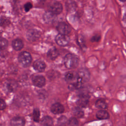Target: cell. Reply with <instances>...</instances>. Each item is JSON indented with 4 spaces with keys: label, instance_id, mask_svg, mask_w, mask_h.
Segmentation results:
<instances>
[{
    "label": "cell",
    "instance_id": "1",
    "mask_svg": "<svg viewBox=\"0 0 126 126\" xmlns=\"http://www.w3.org/2000/svg\"><path fill=\"white\" fill-rule=\"evenodd\" d=\"M64 64L67 68H75L77 67L79 64V59L76 56L68 53L64 57Z\"/></svg>",
    "mask_w": 126,
    "mask_h": 126
},
{
    "label": "cell",
    "instance_id": "2",
    "mask_svg": "<svg viewBox=\"0 0 126 126\" xmlns=\"http://www.w3.org/2000/svg\"><path fill=\"white\" fill-rule=\"evenodd\" d=\"M90 78V74L87 69L81 68L76 73L77 82L81 84L88 81Z\"/></svg>",
    "mask_w": 126,
    "mask_h": 126
},
{
    "label": "cell",
    "instance_id": "3",
    "mask_svg": "<svg viewBox=\"0 0 126 126\" xmlns=\"http://www.w3.org/2000/svg\"><path fill=\"white\" fill-rule=\"evenodd\" d=\"M32 60V56L30 53L23 51L18 56L19 63L24 67H28L31 64Z\"/></svg>",
    "mask_w": 126,
    "mask_h": 126
},
{
    "label": "cell",
    "instance_id": "4",
    "mask_svg": "<svg viewBox=\"0 0 126 126\" xmlns=\"http://www.w3.org/2000/svg\"><path fill=\"white\" fill-rule=\"evenodd\" d=\"M40 32L36 29L29 30L27 33L26 37L30 41H35L37 40L40 36Z\"/></svg>",
    "mask_w": 126,
    "mask_h": 126
},
{
    "label": "cell",
    "instance_id": "5",
    "mask_svg": "<svg viewBox=\"0 0 126 126\" xmlns=\"http://www.w3.org/2000/svg\"><path fill=\"white\" fill-rule=\"evenodd\" d=\"M5 90L8 92H13L17 88L18 85L17 82L13 80H8L5 82L3 84Z\"/></svg>",
    "mask_w": 126,
    "mask_h": 126
},
{
    "label": "cell",
    "instance_id": "6",
    "mask_svg": "<svg viewBox=\"0 0 126 126\" xmlns=\"http://www.w3.org/2000/svg\"><path fill=\"white\" fill-rule=\"evenodd\" d=\"M55 40L57 44L61 46H65L68 44L69 41V37L67 35L58 34L55 38Z\"/></svg>",
    "mask_w": 126,
    "mask_h": 126
},
{
    "label": "cell",
    "instance_id": "7",
    "mask_svg": "<svg viewBox=\"0 0 126 126\" xmlns=\"http://www.w3.org/2000/svg\"><path fill=\"white\" fill-rule=\"evenodd\" d=\"M57 29L59 33L63 35H67L71 31V28L66 23L60 22L57 26Z\"/></svg>",
    "mask_w": 126,
    "mask_h": 126
},
{
    "label": "cell",
    "instance_id": "8",
    "mask_svg": "<svg viewBox=\"0 0 126 126\" xmlns=\"http://www.w3.org/2000/svg\"><path fill=\"white\" fill-rule=\"evenodd\" d=\"M49 11L57 15L59 14L62 12L63 6L62 4L58 1L53 2L49 6Z\"/></svg>",
    "mask_w": 126,
    "mask_h": 126
},
{
    "label": "cell",
    "instance_id": "9",
    "mask_svg": "<svg viewBox=\"0 0 126 126\" xmlns=\"http://www.w3.org/2000/svg\"><path fill=\"white\" fill-rule=\"evenodd\" d=\"M33 84L39 88H41L45 84V79L41 75H35L32 78Z\"/></svg>",
    "mask_w": 126,
    "mask_h": 126
},
{
    "label": "cell",
    "instance_id": "10",
    "mask_svg": "<svg viewBox=\"0 0 126 126\" xmlns=\"http://www.w3.org/2000/svg\"><path fill=\"white\" fill-rule=\"evenodd\" d=\"M89 97L87 94H81L77 101V104L79 107H85L89 103Z\"/></svg>",
    "mask_w": 126,
    "mask_h": 126
},
{
    "label": "cell",
    "instance_id": "11",
    "mask_svg": "<svg viewBox=\"0 0 126 126\" xmlns=\"http://www.w3.org/2000/svg\"><path fill=\"white\" fill-rule=\"evenodd\" d=\"M64 110V107L60 103H55L53 104L51 107V112L54 114H59L63 112Z\"/></svg>",
    "mask_w": 126,
    "mask_h": 126
},
{
    "label": "cell",
    "instance_id": "12",
    "mask_svg": "<svg viewBox=\"0 0 126 126\" xmlns=\"http://www.w3.org/2000/svg\"><path fill=\"white\" fill-rule=\"evenodd\" d=\"M33 67L35 70L38 72H42L45 69L46 64L43 61L38 60L33 63Z\"/></svg>",
    "mask_w": 126,
    "mask_h": 126
},
{
    "label": "cell",
    "instance_id": "13",
    "mask_svg": "<svg viewBox=\"0 0 126 126\" xmlns=\"http://www.w3.org/2000/svg\"><path fill=\"white\" fill-rule=\"evenodd\" d=\"M10 124L12 126H24L25 122L23 118L16 117L11 120Z\"/></svg>",
    "mask_w": 126,
    "mask_h": 126
},
{
    "label": "cell",
    "instance_id": "14",
    "mask_svg": "<svg viewBox=\"0 0 126 126\" xmlns=\"http://www.w3.org/2000/svg\"><path fill=\"white\" fill-rule=\"evenodd\" d=\"M59 52L55 47H52L50 48L47 53L48 57L52 60H54L57 58Z\"/></svg>",
    "mask_w": 126,
    "mask_h": 126
},
{
    "label": "cell",
    "instance_id": "15",
    "mask_svg": "<svg viewBox=\"0 0 126 126\" xmlns=\"http://www.w3.org/2000/svg\"><path fill=\"white\" fill-rule=\"evenodd\" d=\"M12 47L16 51H19L21 50L24 46L23 41L20 39H16L12 42Z\"/></svg>",
    "mask_w": 126,
    "mask_h": 126
},
{
    "label": "cell",
    "instance_id": "16",
    "mask_svg": "<svg viewBox=\"0 0 126 126\" xmlns=\"http://www.w3.org/2000/svg\"><path fill=\"white\" fill-rule=\"evenodd\" d=\"M96 116L98 119L105 120L109 118V115L106 111L104 110H100L97 112L96 114Z\"/></svg>",
    "mask_w": 126,
    "mask_h": 126
},
{
    "label": "cell",
    "instance_id": "17",
    "mask_svg": "<svg viewBox=\"0 0 126 126\" xmlns=\"http://www.w3.org/2000/svg\"><path fill=\"white\" fill-rule=\"evenodd\" d=\"M55 14L52 13L49 11L47 12H46L44 15V19L46 22L51 23L54 21L55 19Z\"/></svg>",
    "mask_w": 126,
    "mask_h": 126
},
{
    "label": "cell",
    "instance_id": "18",
    "mask_svg": "<svg viewBox=\"0 0 126 126\" xmlns=\"http://www.w3.org/2000/svg\"><path fill=\"white\" fill-rule=\"evenodd\" d=\"M41 124L43 126H52L53 125V121L51 117L46 116L42 118Z\"/></svg>",
    "mask_w": 126,
    "mask_h": 126
},
{
    "label": "cell",
    "instance_id": "19",
    "mask_svg": "<svg viewBox=\"0 0 126 126\" xmlns=\"http://www.w3.org/2000/svg\"><path fill=\"white\" fill-rule=\"evenodd\" d=\"M95 105L97 108H99L101 110L105 109L107 107V105L105 101L101 99H97L95 103Z\"/></svg>",
    "mask_w": 126,
    "mask_h": 126
},
{
    "label": "cell",
    "instance_id": "20",
    "mask_svg": "<svg viewBox=\"0 0 126 126\" xmlns=\"http://www.w3.org/2000/svg\"><path fill=\"white\" fill-rule=\"evenodd\" d=\"M68 124L67 118L64 116H61L58 120V125L59 126H66Z\"/></svg>",
    "mask_w": 126,
    "mask_h": 126
},
{
    "label": "cell",
    "instance_id": "21",
    "mask_svg": "<svg viewBox=\"0 0 126 126\" xmlns=\"http://www.w3.org/2000/svg\"><path fill=\"white\" fill-rule=\"evenodd\" d=\"M75 78H76V74H75L73 72H68L65 75V79L68 82L72 81Z\"/></svg>",
    "mask_w": 126,
    "mask_h": 126
},
{
    "label": "cell",
    "instance_id": "22",
    "mask_svg": "<svg viewBox=\"0 0 126 126\" xmlns=\"http://www.w3.org/2000/svg\"><path fill=\"white\" fill-rule=\"evenodd\" d=\"M74 115L78 118H81L84 115V112L80 107H76L73 110Z\"/></svg>",
    "mask_w": 126,
    "mask_h": 126
},
{
    "label": "cell",
    "instance_id": "23",
    "mask_svg": "<svg viewBox=\"0 0 126 126\" xmlns=\"http://www.w3.org/2000/svg\"><path fill=\"white\" fill-rule=\"evenodd\" d=\"M8 41L5 38L0 37V50H3L7 47Z\"/></svg>",
    "mask_w": 126,
    "mask_h": 126
},
{
    "label": "cell",
    "instance_id": "24",
    "mask_svg": "<svg viewBox=\"0 0 126 126\" xmlns=\"http://www.w3.org/2000/svg\"><path fill=\"white\" fill-rule=\"evenodd\" d=\"M40 112L38 109H34L33 111V119L36 122H38L39 120Z\"/></svg>",
    "mask_w": 126,
    "mask_h": 126
},
{
    "label": "cell",
    "instance_id": "25",
    "mask_svg": "<svg viewBox=\"0 0 126 126\" xmlns=\"http://www.w3.org/2000/svg\"><path fill=\"white\" fill-rule=\"evenodd\" d=\"M68 125L69 126H78L79 123L75 118H71L68 121Z\"/></svg>",
    "mask_w": 126,
    "mask_h": 126
},
{
    "label": "cell",
    "instance_id": "26",
    "mask_svg": "<svg viewBox=\"0 0 126 126\" xmlns=\"http://www.w3.org/2000/svg\"><path fill=\"white\" fill-rule=\"evenodd\" d=\"M75 3L74 2V1H73L71 0H68L67 1H66V8L67 9V10H71L72 9H73V8L75 7Z\"/></svg>",
    "mask_w": 126,
    "mask_h": 126
},
{
    "label": "cell",
    "instance_id": "27",
    "mask_svg": "<svg viewBox=\"0 0 126 126\" xmlns=\"http://www.w3.org/2000/svg\"><path fill=\"white\" fill-rule=\"evenodd\" d=\"M32 7V5L31 2H27L24 5V9L26 12L29 11Z\"/></svg>",
    "mask_w": 126,
    "mask_h": 126
},
{
    "label": "cell",
    "instance_id": "28",
    "mask_svg": "<svg viewBox=\"0 0 126 126\" xmlns=\"http://www.w3.org/2000/svg\"><path fill=\"white\" fill-rule=\"evenodd\" d=\"M6 107L5 101L1 98H0V110H3Z\"/></svg>",
    "mask_w": 126,
    "mask_h": 126
},
{
    "label": "cell",
    "instance_id": "29",
    "mask_svg": "<svg viewBox=\"0 0 126 126\" xmlns=\"http://www.w3.org/2000/svg\"><path fill=\"white\" fill-rule=\"evenodd\" d=\"M0 25L3 26V25H6L7 24L9 23V21L6 19V18H1L0 21Z\"/></svg>",
    "mask_w": 126,
    "mask_h": 126
},
{
    "label": "cell",
    "instance_id": "30",
    "mask_svg": "<svg viewBox=\"0 0 126 126\" xmlns=\"http://www.w3.org/2000/svg\"><path fill=\"white\" fill-rule=\"evenodd\" d=\"M99 38H100L99 36H94L92 38V41H97L99 40Z\"/></svg>",
    "mask_w": 126,
    "mask_h": 126
},
{
    "label": "cell",
    "instance_id": "31",
    "mask_svg": "<svg viewBox=\"0 0 126 126\" xmlns=\"http://www.w3.org/2000/svg\"><path fill=\"white\" fill-rule=\"evenodd\" d=\"M123 20L125 22H126V12L125 13L124 16L123 17Z\"/></svg>",
    "mask_w": 126,
    "mask_h": 126
},
{
    "label": "cell",
    "instance_id": "32",
    "mask_svg": "<svg viewBox=\"0 0 126 126\" xmlns=\"http://www.w3.org/2000/svg\"><path fill=\"white\" fill-rule=\"evenodd\" d=\"M38 1H41V2H43V1H44L45 0H38Z\"/></svg>",
    "mask_w": 126,
    "mask_h": 126
},
{
    "label": "cell",
    "instance_id": "33",
    "mask_svg": "<svg viewBox=\"0 0 126 126\" xmlns=\"http://www.w3.org/2000/svg\"><path fill=\"white\" fill-rule=\"evenodd\" d=\"M121 0V1H126V0Z\"/></svg>",
    "mask_w": 126,
    "mask_h": 126
},
{
    "label": "cell",
    "instance_id": "34",
    "mask_svg": "<svg viewBox=\"0 0 126 126\" xmlns=\"http://www.w3.org/2000/svg\"><path fill=\"white\" fill-rule=\"evenodd\" d=\"M14 0V1H16L17 0Z\"/></svg>",
    "mask_w": 126,
    "mask_h": 126
}]
</instances>
